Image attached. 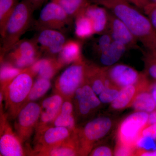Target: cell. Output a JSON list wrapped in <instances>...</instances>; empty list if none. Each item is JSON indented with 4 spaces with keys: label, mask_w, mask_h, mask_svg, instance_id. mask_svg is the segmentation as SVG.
Wrapping results in <instances>:
<instances>
[{
    "label": "cell",
    "mask_w": 156,
    "mask_h": 156,
    "mask_svg": "<svg viewBox=\"0 0 156 156\" xmlns=\"http://www.w3.org/2000/svg\"><path fill=\"white\" fill-rule=\"evenodd\" d=\"M92 2L95 3V4H97L98 5H101L102 3L107 1H109V0H91Z\"/></svg>",
    "instance_id": "obj_43"
},
{
    "label": "cell",
    "mask_w": 156,
    "mask_h": 156,
    "mask_svg": "<svg viewBox=\"0 0 156 156\" xmlns=\"http://www.w3.org/2000/svg\"><path fill=\"white\" fill-rule=\"evenodd\" d=\"M73 132L68 128L51 126L35 131V147L32 154L61 144L71 137Z\"/></svg>",
    "instance_id": "obj_10"
},
{
    "label": "cell",
    "mask_w": 156,
    "mask_h": 156,
    "mask_svg": "<svg viewBox=\"0 0 156 156\" xmlns=\"http://www.w3.org/2000/svg\"><path fill=\"white\" fill-rule=\"evenodd\" d=\"M145 74L156 82V53L147 51L144 53Z\"/></svg>",
    "instance_id": "obj_31"
},
{
    "label": "cell",
    "mask_w": 156,
    "mask_h": 156,
    "mask_svg": "<svg viewBox=\"0 0 156 156\" xmlns=\"http://www.w3.org/2000/svg\"><path fill=\"white\" fill-rule=\"evenodd\" d=\"M144 11L147 14L152 25L156 29V5L146 7Z\"/></svg>",
    "instance_id": "obj_37"
},
{
    "label": "cell",
    "mask_w": 156,
    "mask_h": 156,
    "mask_svg": "<svg viewBox=\"0 0 156 156\" xmlns=\"http://www.w3.org/2000/svg\"><path fill=\"white\" fill-rule=\"evenodd\" d=\"M33 155L41 156H80V153L79 147L73 134L71 137L61 144L39 151Z\"/></svg>",
    "instance_id": "obj_21"
},
{
    "label": "cell",
    "mask_w": 156,
    "mask_h": 156,
    "mask_svg": "<svg viewBox=\"0 0 156 156\" xmlns=\"http://www.w3.org/2000/svg\"><path fill=\"white\" fill-rule=\"evenodd\" d=\"M136 151L135 148L117 143L114 155L134 156L136 155Z\"/></svg>",
    "instance_id": "obj_35"
},
{
    "label": "cell",
    "mask_w": 156,
    "mask_h": 156,
    "mask_svg": "<svg viewBox=\"0 0 156 156\" xmlns=\"http://www.w3.org/2000/svg\"><path fill=\"white\" fill-rule=\"evenodd\" d=\"M34 77L28 67L23 70L2 92L9 118L15 119L33 85Z\"/></svg>",
    "instance_id": "obj_3"
},
{
    "label": "cell",
    "mask_w": 156,
    "mask_h": 156,
    "mask_svg": "<svg viewBox=\"0 0 156 156\" xmlns=\"http://www.w3.org/2000/svg\"><path fill=\"white\" fill-rule=\"evenodd\" d=\"M89 155L92 156H111L114 155L111 149L105 145H101L92 149Z\"/></svg>",
    "instance_id": "obj_36"
},
{
    "label": "cell",
    "mask_w": 156,
    "mask_h": 156,
    "mask_svg": "<svg viewBox=\"0 0 156 156\" xmlns=\"http://www.w3.org/2000/svg\"><path fill=\"white\" fill-rule=\"evenodd\" d=\"M85 80L98 96L105 89L113 85L107 73L106 67L87 63Z\"/></svg>",
    "instance_id": "obj_18"
},
{
    "label": "cell",
    "mask_w": 156,
    "mask_h": 156,
    "mask_svg": "<svg viewBox=\"0 0 156 156\" xmlns=\"http://www.w3.org/2000/svg\"><path fill=\"white\" fill-rule=\"evenodd\" d=\"M41 114V105L31 102L21 109L15 119V133L21 142L28 140L36 130Z\"/></svg>",
    "instance_id": "obj_8"
},
{
    "label": "cell",
    "mask_w": 156,
    "mask_h": 156,
    "mask_svg": "<svg viewBox=\"0 0 156 156\" xmlns=\"http://www.w3.org/2000/svg\"><path fill=\"white\" fill-rule=\"evenodd\" d=\"M41 52L34 39L19 41L1 59L10 62L15 67L24 69L40 58Z\"/></svg>",
    "instance_id": "obj_6"
},
{
    "label": "cell",
    "mask_w": 156,
    "mask_h": 156,
    "mask_svg": "<svg viewBox=\"0 0 156 156\" xmlns=\"http://www.w3.org/2000/svg\"><path fill=\"white\" fill-rule=\"evenodd\" d=\"M29 3L34 11L42 5L45 0H25Z\"/></svg>",
    "instance_id": "obj_40"
},
{
    "label": "cell",
    "mask_w": 156,
    "mask_h": 156,
    "mask_svg": "<svg viewBox=\"0 0 156 156\" xmlns=\"http://www.w3.org/2000/svg\"><path fill=\"white\" fill-rule=\"evenodd\" d=\"M113 125V122L110 117L102 116L89 121L82 128H76L73 135L80 155H89L95 144L107 135Z\"/></svg>",
    "instance_id": "obj_4"
},
{
    "label": "cell",
    "mask_w": 156,
    "mask_h": 156,
    "mask_svg": "<svg viewBox=\"0 0 156 156\" xmlns=\"http://www.w3.org/2000/svg\"><path fill=\"white\" fill-rule=\"evenodd\" d=\"M108 30L113 41L124 44L127 49H141L138 45V41L130 30L111 12L109 15Z\"/></svg>",
    "instance_id": "obj_15"
},
{
    "label": "cell",
    "mask_w": 156,
    "mask_h": 156,
    "mask_svg": "<svg viewBox=\"0 0 156 156\" xmlns=\"http://www.w3.org/2000/svg\"><path fill=\"white\" fill-rule=\"evenodd\" d=\"M112 38L108 32L102 34L93 45V50L97 55H100L109 48L113 41Z\"/></svg>",
    "instance_id": "obj_32"
},
{
    "label": "cell",
    "mask_w": 156,
    "mask_h": 156,
    "mask_svg": "<svg viewBox=\"0 0 156 156\" xmlns=\"http://www.w3.org/2000/svg\"><path fill=\"white\" fill-rule=\"evenodd\" d=\"M120 89L115 85L105 89L98 96L101 103H111L118 96Z\"/></svg>",
    "instance_id": "obj_33"
},
{
    "label": "cell",
    "mask_w": 156,
    "mask_h": 156,
    "mask_svg": "<svg viewBox=\"0 0 156 156\" xmlns=\"http://www.w3.org/2000/svg\"><path fill=\"white\" fill-rule=\"evenodd\" d=\"M73 99L76 114L81 118H86L99 108L101 102L89 84L85 81L76 91Z\"/></svg>",
    "instance_id": "obj_11"
},
{
    "label": "cell",
    "mask_w": 156,
    "mask_h": 156,
    "mask_svg": "<svg viewBox=\"0 0 156 156\" xmlns=\"http://www.w3.org/2000/svg\"><path fill=\"white\" fill-rule=\"evenodd\" d=\"M34 40L41 53L48 57H57L66 41L63 33L52 29L39 30Z\"/></svg>",
    "instance_id": "obj_13"
},
{
    "label": "cell",
    "mask_w": 156,
    "mask_h": 156,
    "mask_svg": "<svg viewBox=\"0 0 156 156\" xmlns=\"http://www.w3.org/2000/svg\"><path fill=\"white\" fill-rule=\"evenodd\" d=\"M140 136H149L156 140V124L145 127L141 131Z\"/></svg>",
    "instance_id": "obj_39"
},
{
    "label": "cell",
    "mask_w": 156,
    "mask_h": 156,
    "mask_svg": "<svg viewBox=\"0 0 156 156\" xmlns=\"http://www.w3.org/2000/svg\"><path fill=\"white\" fill-rule=\"evenodd\" d=\"M155 140L149 136H140L136 140V150L146 151H154L156 147Z\"/></svg>",
    "instance_id": "obj_34"
},
{
    "label": "cell",
    "mask_w": 156,
    "mask_h": 156,
    "mask_svg": "<svg viewBox=\"0 0 156 156\" xmlns=\"http://www.w3.org/2000/svg\"><path fill=\"white\" fill-rule=\"evenodd\" d=\"M56 58L62 67L80 60L83 58L80 42L75 40L66 41Z\"/></svg>",
    "instance_id": "obj_23"
},
{
    "label": "cell",
    "mask_w": 156,
    "mask_h": 156,
    "mask_svg": "<svg viewBox=\"0 0 156 156\" xmlns=\"http://www.w3.org/2000/svg\"><path fill=\"white\" fill-rule=\"evenodd\" d=\"M84 12L91 19L95 34L101 35L107 32L109 13L106 8L97 4L92 5L90 3L85 8Z\"/></svg>",
    "instance_id": "obj_20"
},
{
    "label": "cell",
    "mask_w": 156,
    "mask_h": 156,
    "mask_svg": "<svg viewBox=\"0 0 156 156\" xmlns=\"http://www.w3.org/2000/svg\"><path fill=\"white\" fill-rule=\"evenodd\" d=\"M23 69L15 67L10 62L4 59H1L0 72L1 91L5 90L14 78Z\"/></svg>",
    "instance_id": "obj_27"
},
{
    "label": "cell",
    "mask_w": 156,
    "mask_h": 156,
    "mask_svg": "<svg viewBox=\"0 0 156 156\" xmlns=\"http://www.w3.org/2000/svg\"><path fill=\"white\" fill-rule=\"evenodd\" d=\"M151 84L145 75L138 83L121 88L118 96L112 102L111 108L113 110L119 111L130 107L137 94L141 90L150 88Z\"/></svg>",
    "instance_id": "obj_16"
},
{
    "label": "cell",
    "mask_w": 156,
    "mask_h": 156,
    "mask_svg": "<svg viewBox=\"0 0 156 156\" xmlns=\"http://www.w3.org/2000/svg\"><path fill=\"white\" fill-rule=\"evenodd\" d=\"M135 111L151 112L156 110L155 102L150 92V88L141 90L131 104Z\"/></svg>",
    "instance_id": "obj_25"
},
{
    "label": "cell",
    "mask_w": 156,
    "mask_h": 156,
    "mask_svg": "<svg viewBox=\"0 0 156 156\" xmlns=\"http://www.w3.org/2000/svg\"><path fill=\"white\" fill-rule=\"evenodd\" d=\"M56 0H52V1H53V2H54V1H56Z\"/></svg>",
    "instance_id": "obj_44"
},
{
    "label": "cell",
    "mask_w": 156,
    "mask_h": 156,
    "mask_svg": "<svg viewBox=\"0 0 156 156\" xmlns=\"http://www.w3.org/2000/svg\"><path fill=\"white\" fill-rule=\"evenodd\" d=\"M148 117V113L137 111L126 117L118 128L117 143L136 149V140L146 126Z\"/></svg>",
    "instance_id": "obj_7"
},
{
    "label": "cell",
    "mask_w": 156,
    "mask_h": 156,
    "mask_svg": "<svg viewBox=\"0 0 156 156\" xmlns=\"http://www.w3.org/2000/svg\"><path fill=\"white\" fill-rule=\"evenodd\" d=\"M150 92L153 97L156 105V82L151 84Z\"/></svg>",
    "instance_id": "obj_42"
},
{
    "label": "cell",
    "mask_w": 156,
    "mask_h": 156,
    "mask_svg": "<svg viewBox=\"0 0 156 156\" xmlns=\"http://www.w3.org/2000/svg\"><path fill=\"white\" fill-rule=\"evenodd\" d=\"M51 86L50 80L44 78H37V80L34 82L23 107L27 104L34 102L43 97L48 92Z\"/></svg>",
    "instance_id": "obj_28"
},
{
    "label": "cell",
    "mask_w": 156,
    "mask_h": 156,
    "mask_svg": "<svg viewBox=\"0 0 156 156\" xmlns=\"http://www.w3.org/2000/svg\"><path fill=\"white\" fill-rule=\"evenodd\" d=\"M17 0H0V32H2L7 21L18 4Z\"/></svg>",
    "instance_id": "obj_30"
},
{
    "label": "cell",
    "mask_w": 156,
    "mask_h": 156,
    "mask_svg": "<svg viewBox=\"0 0 156 156\" xmlns=\"http://www.w3.org/2000/svg\"><path fill=\"white\" fill-rule=\"evenodd\" d=\"M130 2L143 10L148 6L156 5V0H131Z\"/></svg>",
    "instance_id": "obj_38"
},
{
    "label": "cell",
    "mask_w": 156,
    "mask_h": 156,
    "mask_svg": "<svg viewBox=\"0 0 156 156\" xmlns=\"http://www.w3.org/2000/svg\"><path fill=\"white\" fill-rule=\"evenodd\" d=\"M8 115L1 112L0 154L3 156H22L25 154L22 143L8 122Z\"/></svg>",
    "instance_id": "obj_12"
},
{
    "label": "cell",
    "mask_w": 156,
    "mask_h": 156,
    "mask_svg": "<svg viewBox=\"0 0 156 156\" xmlns=\"http://www.w3.org/2000/svg\"><path fill=\"white\" fill-rule=\"evenodd\" d=\"M127 49L124 44L113 41L109 48L98 55L101 64L105 67L114 65L122 57Z\"/></svg>",
    "instance_id": "obj_24"
},
{
    "label": "cell",
    "mask_w": 156,
    "mask_h": 156,
    "mask_svg": "<svg viewBox=\"0 0 156 156\" xmlns=\"http://www.w3.org/2000/svg\"><path fill=\"white\" fill-rule=\"evenodd\" d=\"M62 68L56 57L47 56L39 58L28 68L34 77L50 80Z\"/></svg>",
    "instance_id": "obj_19"
},
{
    "label": "cell",
    "mask_w": 156,
    "mask_h": 156,
    "mask_svg": "<svg viewBox=\"0 0 156 156\" xmlns=\"http://www.w3.org/2000/svg\"><path fill=\"white\" fill-rule=\"evenodd\" d=\"M154 124H156V110L149 114L148 119L145 127Z\"/></svg>",
    "instance_id": "obj_41"
},
{
    "label": "cell",
    "mask_w": 156,
    "mask_h": 156,
    "mask_svg": "<svg viewBox=\"0 0 156 156\" xmlns=\"http://www.w3.org/2000/svg\"><path fill=\"white\" fill-rule=\"evenodd\" d=\"M74 111L71 100H64L60 111L50 126L65 127L74 131L77 128Z\"/></svg>",
    "instance_id": "obj_22"
},
{
    "label": "cell",
    "mask_w": 156,
    "mask_h": 156,
    "mask_svg": "<svg viewBox=\"0 0 156 156\" xmlns=\"http://www.w3.org/2000/svg\"><path fill=\"white\" fill-rule=\"evenodd\" d=\"M84 10L75 18V34L81 40L89 38L95 34L92 21Z\"/></svg>",
    "instance_id": "obj_26"
},
{
    "label": "cell",
    "mask_w": 156,
    "mask_h": 156,
    "mask_svg": "<svg viewBox=\"0 0 156 156\" xmlns=\"http://www.w3.org/2000/svg\"><path fill=\"white\" fill-rule=\"evenodd\" d=\"M71 19L61 6L51 1L42 9L35 27L38 30L52 29L62 32L69 25Z\"/></svg>",
    "instance_id": "obj_9"
},
{
    "label": "cell",
    "mask_w": 156,
    "mask_h": 156,
    "mask_svg": "<svg viewBox=\"0 0 156 156\" xmlns=\"http://www.w3.org/2000/svg\"><path fill=\"white\" fill-rule=\"evenodd\" d=\"M64 101L63 97L58 94L45 98L41 105V114L35 131L50 126L61 109Z\"/></svg>",
    "instance_id": "obj_17"
},
{
    "label": "cell",
    "mask_w": 156,
    "mask_h": 156,
    "mask_svg": "<svg viewBox=\"0 0 156 156\" xmlns=\"http://www.w3.org/2000/svg\"><path fill=\"white\" fill-rule=\"evenodd\" d=\"M70 18H75L90 4L89 0H56Z\"/></svg>",
    "instance_id": "obj_29"
},
{
    "label": "cell",
    "mask_w": 156,
    "mask_h": 156,
    "mask_svg": "<svg viewBox=\"0 0 156 156\" xmlns=\"http://www.w3.org/2000/svg\"><path fill=\"white\" fill-rule=\"evenodd\" d=\"M128 1H129V0H128Z\"/></svg>",
    "instance_id": "obj_45"
},
{
    "label": "cell",
    "mask_w": 156,
    "mask_h": 156,
    "mask_svg": "<svg viewBox=\"0 0 156 156\" xmlns=\"http://www.w3.org/2000/svg\"><path fill=\"white\" fill-rule=\"evenodd\" d=\"M101 5L122 21L147 51L156 53V29L149 18L128 0H109Z\"/></svg>",
    "instance_id": "obj_1"
},
{
    "label": "cell",
    "mask_w": 156,
    "mask_h": 156,
    "mask_svg": "<svg viewBox=\"0 0 156 156\" xmlns=\"http://www.w3.org/2000/svg\"><path fill=\"white\" fill-rule=\"evenodd\" d=\"M87 64L83 58L66 69L56 80L55 93L61 95L64 100H72L76 91L85 82Z\"/></svg>",
    "instance_id": "obj_5"
},
{
    "label": "cell",
    "mask_w": 156,
    "mask_h": 156,
    "mask_svg": "<svg viewBox=\"0 0 156 156\" xmlns=\"http://www.w3.org/2000/svg\"><path fill=\"white\" fill-rule=\"evenodd\" d=\"M34 10L25 0L18 3L1 33V57L19 41L29 26Z\"/></svg>",
    "instance_id": "obj_2"
},
{
    "label": "cell",
    "mask_w": 156,
    "mask_h": 156,
    "mask_svg": "<svg viewBox=\"0 0 156 156\" xmlns=\"http://www.w3.org/2000/svg\"><path fill=\"white\" fill-rule=\"evenodd\" d=\"M107 73L112 83L120 88L139 83L145 76L133 68L125 64H116L106 67Z\"/></svg>",
    "instance_id": "obj_14"
}]
</instances>
